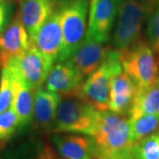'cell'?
Listing matches in <instances>:
<instances>
[{
  "label": "cell",
  "instance_id": "obj_1",
  "mask_svg": "<svg viewBox=\"0 0 159 159\" xmlns=\"http://www.w3.org/2000/svg\"><path fill=\"white\" fill-rule=\"evenodd\" d=\"M96 143V159H109L130 148L129 119L111 111H98L92 136Z\"/></svg>",
  "mask_w": 159,
  "mask_h": 159
},
{
  "label": "cell",
  "instance_id": "obj_2",
  "mask_svg": "<svg viewBox=\"0 0 159 159\" xmlns=\"http://www.w3.org/2000/svg\"><path fill=\"white\" fill-rule=\"evenodd\" d=\"M121 72H123V67L120 61V51L112 49L102 66L82 83L75 97L100 111H107L112 80Z\"/></svg>",
  "mask_w": 159,
  "mask_h": 159
},
{
  "label": "cell",
  "instance_id": "obj_3",
  "mask_svg": "<svg viewBox=\"0 0 159 159\" xmlns=\"http://www.w3.org/2000/svg\"><path fill=\"white\" fill-rule=\"evenodd\" d=\"M151 11L147 0H119L111 40L114 49L124 51L141 39L143 23Z\"/></svg>",
  "mask_w": 159,
  "mask_h": 159
},
{
  "label": "cell",
  "instance_id": "obj_4",
  "mask_svg": "<svg viewBox=\"0 0 159 159\" xmlns=\"http://www.w3.org/2000/svg\"><path fill=\"white\" fill-rule=\"evenodd\" d=\"M63 97L57 108L52 133H74L92 136L99 111L79 97Z\"/></svg>",
  "mask_w": 159,
  "mask_h": 159
},
{
  "label": "cell",
  "instance_id": "obj_5",
  "mask_svg": "<svg viewBox=\"0 0 159 159\" xmlns=\"http://www.w3.org/2000/svg\"><path fill=\"white\" fill-rule=\"evenodd\" d=\"M124 72L134 81L137 89L152 85L158 80L159 62L154 51L142 38L124 51H120Z\"/></svg>",
  "mask_w": 159,
  "mask_h": 159
},
{
  "label": "cell",
  "instance_id": "obj_6",
  "mask_svg": "<svg viewBox=\"0 0 159 159\" xmlns=\"http://www.w3.org/2000/svg\"><path fill=\"white\" fill-rule=\"evenodd\" d=\"M89 0H67L60 7L63 44L57 62H64L79 48L84 39Z\"/></svg>",
  "mask_w": 159,
  "mask_h": 159
},
{
  "label": "cell",
  "instance_id": "obj_7",
  "mask_svg": "<svg viewBox=\"0 0 159 159\" xmlns=\"http://www.w3.org/2000/svg\"><path fill=\"white\" fill-rule=\"evenodd\" d=\"M53 62L31 44L24 53L12 58L6 66L16 72L25 83L34 91L46 81Z\"/></svg>",
  "mask_w": 159,
  "mask_h": 159
},
{
  "label": "cell",
  "instance_id": "obj_8",
  "mask_svg": "<svg viewBox=\"0 0 159 159\" xmlns=\"http://www.w3.org/2000/svg\"><path fill=\"white\" fill-rule=\"evenodd\" d=\"M119 0H90L87 37L103 43L111 39V33L117 18Z\"/></svg>",
  "mask_w": 159,
  "mask_h": 159
},
{
  "label": "cell",
  "instance_id": "obj_9",
  "mask_svg": "<svg viewBox=\"0 0 159 159\" xmlns=\"http://www.w3.org/2000/svg\"><path fill=\"white\" fill-rule=\"evenodd\" d=\"M111 50L108 44L86 36L79 48L66 61L86 77L102 66Z\"/></svg>",
  "mask_w": 159,
  "mask_h": 159
},
{
  "label": "cell",
  "instance_id": "obj_10",
  "mask_svg": "<svg viewBox=\"0 0 159 159\" xmlns=\"http://www.w3.org/2000/svg\"><path fill=\"white\" fill-rule=\"evenodd\" d=\"M30 45L28 31L18 13L11 24L0 33V66H7L12 58L21 55Z\"/></svg>",
  "mask_w": 159,
  "mask_h": 159
},
{
  "label": "cell",
  "instance_id": "obj_11",
  "mask_svg": "<svg viewBox=\"0 0 159 159\" xmlns=\"http://www.w3.org/2000/svg\"><path fill=\"white\" fill-rule=\"evenodd\" d=\"M83 79L84 76L68 62H58L51 67L46 80L45 89L63 97H75Z\"/></svg>",
  "mask_w": 159,
  "mask_h": 159
},
{
  "label": "cell",
  "instance_id": "obj_12",
  "mask_svg": "<svg viewBox=\"0 0 159 159\" xmlns=\"http://www.w3.org/2000/svg\"><path fill=\"white\" fill-rule=\"evenodd\" d=\"M31 44L34 45L46 57L57 61L63 44V31L59 10H55L43 23Z\"/></svg>",
  "mask_w": 159,
  "mask_h": 159
},
{
  "label": "cell",
  "instance_id": "obj_13",
  "mask_svg": "<svg viewBox=\"0 0 159 159\" xmlns=\"http://www.w3.org/2000/svg\"><path fill=\"white\" fill-rule=\"evenodd\" d=\"M51 141L64 159H96V143L89 135L56 134Z\"/></svg>",
  "mask_w": 159,
  "mask_h": 159
},
{
  "label": "cell",
  "instance_id": "obj_14",
  "mask_svg": "<svg viewBox=\"0 0 159 159\" xmlns=\"http://www.w3.org/2000/svg\"><path fill=\"white\" fill-rule=\"evenodd\" d=\"M54 11V0H21L19 15L28 31L30 42Z\"/></svg>",
  "mask_w": 159,
  "mask_h": 159
},
{
  "label": "cell",
  "instance_id": "obj_15",
  "mask_svg": "<svg viewBox=\"0 0 159 159\" xmlns=\"http://www.w3.org/2000/svg\"><path fill=\"white\" fill-rule=\"evenodd\" d=\"M61 97L42 87L34 92V118L36 126L44 132H52Z\"/></svg>",
  "mask_w": 159,
  "mask_h": 159
},
{
  "label": "cell",
  "instance_id": "obj_16",
  "mask_svg": "<svg viewBox=\"0 0 159 159\" xmlns=\"http://www.w3.org/2000/svg\"><path fill=\"white\" fill-rule=\"evenodd\" d=\"M136 91V85L128 74L125 72H121L116 75L111 86L108 102L109 111L122 116L128 115Z\"/></svg>",
  "mask_w": 159,
  "mask_h": 159
},
{
  "label": "cell",
  "instance_id": "obj_17",
  "mask_svg": "<svg viewBox=\"0 0 159 159\" xmlns=\"http://www.w3.org/2000/svg\"><path fill=\"white\" fill-rule=\"evenodd\" d=\"M9 68V67H8ZM13 81V102L12 108L20 120V129L29 125L34 117V93L25 83L20 76L11 68Z\"/></svg>",
  "mask_w": 159,
  "mask_h": 159
},
{
  "label": "cell",
  "instance_id": "obj_18",
  "mask_svg": "<svg viewBox=\"0 0 159 159\" xmlns=\"http://www.w3.org/2000/svg\"><path fill=\"white\" fill-rule=\"evenodd\" d=\"M142 115L159 116V80L147 88L137 89L128 117L134 119Z\"/></svg>",
  "mask_w": 159,
  "mask_h": 159
},
{
  "label": "cell",
  "instance_id": "obj_19",
  "mask_svg": "<svg viewBox=\"0 0 159 159\" xmlns=\"http://www.w3.org/2000/svg\"><path fill=\"white\" fill-rule=\"evenodd\" d=\"M132 145L152 134L159 126V116L142 115L136 119H129Z\"/></svg>",
  "mask_w": 159,
  "mask_h": 159
},
{
  "label": "cell",
  "instance_id": "obj_20",
  "mask_svg": "<svg viewBox=\"0 0 159 159\" xmlns=\"http://www.w3.org/2000/svg\"><path fill=\"white\" fill-rule=\"evenodd\" d=\"M135 159H159V134H152L131 146Z\"/></svg>",
  "mask_w": 159,
  "mask_h": 159
},
{
  "label": "cell",
  "instance_id": "obj_21",
  "mask_svg": "<svg viewBox=\"0 0 159 159\" xmlns=\"http://www.w3.org/2000/svg\"><path fill=\"white\" fill-rule=\"evenodd\" d=\"M19 130H20V120L12 106L0 113L1 142L9 141Z\"/></svg>",
  "mask_w": 159,
  "mask_h": 159
},
{
  "label": "cell",
  "instance_id": "obj_22",
  "mask_svg": "<svg viewBox=\"0 0 159 159\" xmlns=\"http://www.w3.org/2000/svg\"><path fill=\"white\" fill-rule=\"evenodd\" d=\"M13 81L8 66L2 67L0 74V113L12 106Z\"/></svg>",
  "mask_w": 159,
  "mask_h": 159
},
{
  "label": "cell",
  "instance_id": "obj_23",
  "mask_svg": "<svg viewBox=\"0 0 159 159\" xmlns=\"http://www.w3.org/2000/svg\"><path fill=\"white\" fill-rule=\"evenodd\" d=\"M146 34L148 44L159 57V6L156 7L148 16Z\"/></svg>",
  "mask_w": 159,
  "mask_h": 159
},
{
  "label": "cell",
  "instance_id": "obj_24",
  "mask_svg": "<svg viewBox=\"0 0 159 159\" xmlns=\"http://www.w3.org/2000/svg\"><path fill=\"white\" fill-rule=\"evenodd\" d=\"M12 14V4L11 2H3L0 4V33L6 29L11 20Z\"/></svg>",
  "mask_w": 159,
  "mask_h": 159
},
{
  "label": "cell",
  "instance_id": "obj_25",
  "mask_svg": "<svg viewBox=\"0 0 159 159\" xmlns=\"http://www.w3.org/2000/svg\"><path fill=\"white\" fill-rule=\"evenodd\" d=\"M33 159H57V155L51 145L43 144L38 147Z\"/></svg>",
  "mask_w": 159,
  "mask_h": 159
},
{
  "label": "cell",
  "instance_id": "obj_26",
  "mask_svg": "<svg viewBox=\"0 0 159 159\" xmlns=\"http://www.w3.org/2000/svg\"><path fill=\"white\" fill-rule=\"evenodd\" d=\"M109 159H135L133 156V153L131 151L130 148L124 149L122 151H120L119 153L114 155L113 157H111V158Z\"/></svg>",
  "mask_w": 159,
  "mask_h": 159
},
{
  "label": "cell",
  "instance_id": "obj_27",
  "mask_svg": "<svg viewBox=\"0 0 159 159\" xmlns=\"http://www.w3.org/2000/svg\"><path fill=\"white\" fill-rule=\"evenodd\" d=\"M147 1H148V5H149L152 11H153L156 7L159 6V0H147Z\"/></svg>",
  "mask_w": 159,
  "mask_h": 159
},
{
  "label": "cell",
  "instance_id": "obj_28",
  "mask_svg": "<svg viewBox=\"0 0 159 159\" xmlns=\"http://www.w3.org/2000/svg\"><path fill=\"white\" fill-rule=\"evenodd\" d=\"M3 2H5V0H0V4H1V3H3Z\"/></svg>",
  "mask_w": 159,
  "mask_h": 159
},
{
  "label": "cell",
  "instance_id": "obj_29",
  "mask_svg": "<svg viewBox=\"0 0 159 159\" xmlns=\"http://www.w3.org/2000/svg\"><path fill=\"white\" fill-rule=\"evenodd\" d=\"M158 134H159V126H158Z\"/></svg>",
  "mask_w": 159,
  "mask_h": 159
},
{
  "label": "cell",
  "instance_id": "obj_30",
  "mask_svg": "<svg viewBox=\"0 0 159 159\" xmlns=\"http://www.w3.org/2000/svg\"><path fill=\"white\" fill-rule=\"evenodd\" d=\"M57 159H63V158H57Z\"/></svg>",
  "mask_w": 159,
  "mask_h": 159
},
{
  "label": "cell",
  "instance_id": "obj_31",
  "mask_svg": "<svg viewBox=\"0 0 159 159\" xmlns=\"http://www.w3.org/2000/svg\"><path fill=\"white\" fill-rule=\"evenodd\" d=\"M158 62H159V60H158ZM158 80H159V77H158Z\"/></svg>",
  "mask_w": 159,
  "mask_h": 159
},
{
  "label": "cell",
  "instance_id": "obj_32",
  "mask_svg": "<svg viewBox=\"0 0 159 159\" xmlns=\"http://www.w3.org/2000/svg\"><path fill=\"white\" fill-rule=\"evenodd\" d=\"M0 159H2V158H1V157H0Z\"/></svg>",
  "mask_w": 159,
  "mask_h": 159
}]
</instances>
